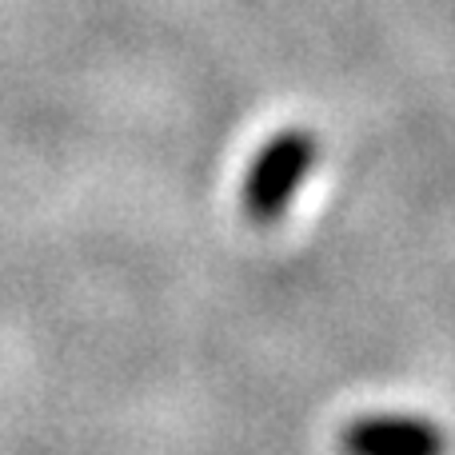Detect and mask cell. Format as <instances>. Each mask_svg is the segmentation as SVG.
<instances>
[{
    "label": "cell",
    "mask_w": 455,
    "mask_h": 455,
    "mask_svg": "<svg viewBox=\"0 0 455 455\" xmlns=\"http://www.w3.org/2000/svg\"><path fill=\"white\" fill-rule=\"evenodd\" d=\"M352 455H440V435L416 424H363L347 440Z\"/></svg>",
    "instance_id": "obj_1"
}]
</instances>
